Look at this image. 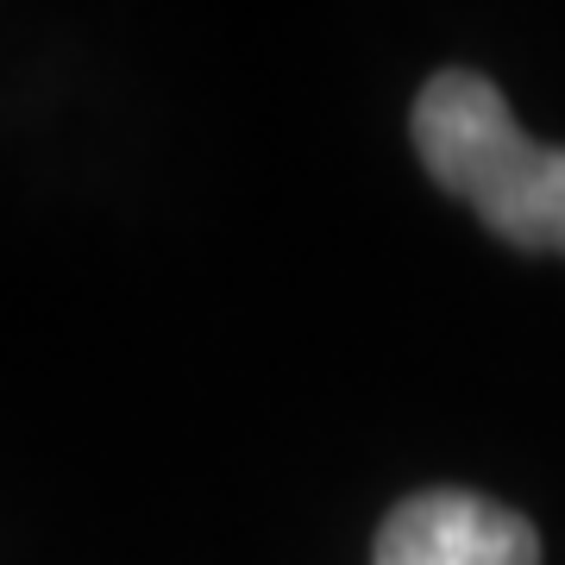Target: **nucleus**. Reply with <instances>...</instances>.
I'll list each match as a JSON object with an SVG mask.
<instances>
[{
	"instance_id": "1",
	"label": "nucleus",
	"mask_w": 565,
	"mask_h": 565,
	"mask_svg": "<svg viewBox=\"0 0 565 565\" xmlns=\"http://www.w3.org/2000/svg\"><path fill=\"white\" fill-rule=\"evenodd\" d=\"M415 151L497 239L565 258V151L527 139L497 82L478 70L427 76L415 95Z\"/></svg>"
},
{
	"instance_id": "2",
	"label": "nucleus",
	"mask_w": 565,
	"mask_h": 565,
	"mask_svg": "<svg viewBox=\"0 0 565 565\" xmlns=\"http://www.w3.org/2000/svg\"><path fill=\"white\" fill-rule=\"evenodd\" d=\"M371 565H541V534L478 490H422L384 515Z\"/></svg>"
}]
</instances>
